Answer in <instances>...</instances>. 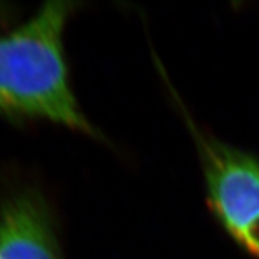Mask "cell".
Returning a JSON list of instances; mask_svg holds the SVG:
<instances>
[{
	"label": "cell",
	"instance_id": "cell-2",
	"mask_svg": "<svg viewBox=\"0 0 259 259\" xmlns=\"http://www.w3.org/2000/svg\"><path fill=\"white\" fill-rule=\"evenodd\" d=\"M208 200L226 232L259 258V160L213 139H200Z\"/></svg>",
	"mask_w": 259,
	"mask_h": 259
},
{
	"label": "cell",
	"instance_id": "cell-1",
	"mask_svg": "<svg viewBox=\"0 0 259 259\" xmlns=\"http://www.w3.org/2000/svg\"><path fill=\"white\" fill-rule=\"evenodd\" d=\"M72 3L49 2L27 23L0 36V111L44 118L92 134L74 97L62 34Z\"/></svg>",
	"mask_w": 259,
	"mask_h": 259
},
{
	"label": "cell",
	"instance_id": "cell-3",
	"mask_svg": "<svg viewBox=\"0 0 259 259\" xmlns=\"http://www.w3.org/2000/svg\"><path fill=\"white\" fill-rule=\"evenodd\" d=\"M0 259H62L44 202L20 193L0 209Z\"/></svg>",
	"mask_w": 259,
	"mask_h": 259
}]
</instances>
